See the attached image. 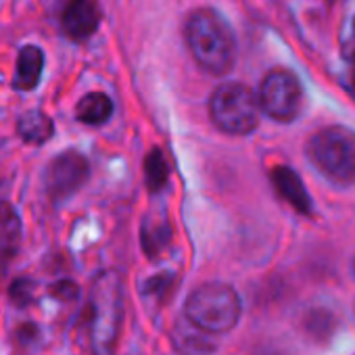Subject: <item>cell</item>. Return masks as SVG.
<instances>
[{"instance_id": "obj_1", "label": "cell", "mask_w": 355, "mask_h": 355, "mask_svg": "<svg viewBox=\"0 0 355 355\" xmlns=\"http://www.w3.org/2000/svg\"><path fill=\"white\" fill-rule=\"evenodd\" d=\"M187 42L197 63L209 73H228L236 59V42L228 24L211 9L195 11L187 21Z\"/></svg>"}, {"instance_id": "obj_2", "label": "cell", "mask_w": 355, "mask_h": 355, "mask_svg": "<svg viewBox=\"0 0 355 355\" xmlns=\"http://www.w3.org/2000/svg\"><path fill=\"white\" fill-rule=\"evenodd\" d=\"M243 303L239 293L224 282H207L191 293L184 315L209 334L232 330L241 320Z\"/></svg>"}, {"instance_id": "obj_3", "label": "cell", "mask_w": 355, "mask_h": 355, "mask_svg": "<svg viewBox=\"0 0 355 355\" xmlns=\"http://www.w3.org/2000/svg\"><path fill=\"white\" fill-rule=\"evenodd\" d=\"M88 311H90L88 318L90 343L94 355H113L115 340L121 326V315H123L121 282L115 276L105 274L94 282Z\"/></svg>"}, {"instance_id": "obj_4", "label": "cell", "mask_w": 355, "mask_h": 355, "mask_svg": "<svg viewBox=\"0 0 355 355\" xmlns=\"http://www.w3.org/2000/svg\"><path fill=\"white\" fill-rule=\"evenodd\" d=\"M309 159L332 182L349 184L355 180V134L343 125L315 132L307 144Z\"/></svg>"}, {"instance_id": "obj_5", "label": "cell", "mask_w": 355, "mask_h": 355, "mask_svg": "<svg viewBox=\"0 0 355 355\" xmlns=\"http://www.w3.org/2000/svg\"><path fill=\"white\" fill-rule=\"evenodd\" d=\"M259 98L243 84L220 86L209 101L214 123L228 134H249L259 123Z\"/></svg>"}, {"instance_id": "obj_6", "label": "cell", "mask_w": 355, "mask_h": 355, "mask_svg": "<svg viewBox=\"0 0 355 355\" xmlns=\"http://www.w3.org/2000/svg\"><path fill=\"white\" fill-rule=\"evenodd\" d=\"M259 107L276 121H291L303 107V88L286 69H274L266 76L259 90Z\"/></svg>"}, {"instance_id": "obj_7", "label": "cell", "mask_w": 355, "mask_h": 355, "mask_svg": "<svg viewBox=\"0 0 355 355\" xmlns=\"http://www.w3.org/2000/svg\"><path fill=\"white\" fill-rule=\"evenodd\" d=\"M86 180H88V161L84 155L76 150H65L59 157H55L44 175L46 193L57 203L78 193Z\"/></svg>"}, {"instance_id": "obj_8", "label": "cell", "mask_w": 355, "mask_h": 355, "mask_svg": "<svg viewBox=\"0 0 355 355\" xmlns=\"http://www.w3.org/2000/svg\"><path fill=\"white\" fill-rule=\"evenodd\" d=\"M63 30L73 40L90 38L101 24V9L94 0H69L63 11Z\"/></svg>"}, {"instance_id": "obj_9", "label": "cell", "mask_w": 355, "mask_h": 355, "mask_svg": "<svg viewBox=\"0 0 355 355\" xmlns=\"http://www.w3.org/2000/svg\"><path fill=\"white\" fill-rule=\"evenodd\" d=\"M169 338H171L178 355H211L218 349V345L209 336V332L195 326L189 318L175 320Z\"/></svg>"}, {"instance_id": "obj_10", "label": "cell", "mask_w": 355, "mask_h": 355, "mask_svg": "<svg viewBox=\"0 0 355 355\" xmlns=\"http://www.w3.org/2000/svg\"><path fill=\"white\" fill-rule=\"evenodd\" d=\"M272 184L276 193L299 214L309 216L311 214V197L307 195L301 178L291 167H274L272 169Z\"/></svg>"}, {"instance_id": "obj_11", "label": "cell", "mask_w": 355, "mask_h": 355, "mask_svg": "<svg viewBox=\"0 0 355 355\" xmlns=\"http://www.w3.org/2000/svg\"><path fill=\"white\" fill-rule=\"evenodd\" d=\"M44 55L38 46H24L17 57V69L13 78V86L17 90H34L42 78Z\"/></svg>"}, {"instance_id": "obj_12", "label": "cell", "mask_w": 355, "mask_h": 355, "mask_svg": "<svg viewBox=\"0 0 355 355\" xmlns=\"http://www.w3.org/2000/svg\"><path fill=\"white\" fill-rule=\"evenodd\" d=\"M140 243L150 259L161 257L171 245V226L165 218H146L140 230Z\"/></svg>"}, {"instance_id": "obj_13", "label": "cell", "mask_w": 355, "mask_h": 355, "mask_svg": "<svg viewBox=\"0 0 355 355\" xmlns=\"http://www.w3.org/2000/svg\"><path fill=\"white\" fill-rule=\"evenodd\" d=\"M53 119L42 111H28L17 119V132L26 142L42 144L53 136Z\"/></svg>"}, {"instance_id": "obj_14", "label": "cell", "mask_w": 355, "mask_h": 355, "mask_svg": "<svg viewBox=\"0 0 355 355\" xmlns=\"http://www.w3.org/2000/svg\"><path fill=\"white\" fill-rule=\"evenodd\" d=\"M111 113H113V103L103 92H90V94H86L78 103V109H76L78 119L84 121V123H90V125L105 123L111 117Z\"/></svg>"}, {"instance_id": "obj_15", "label": "cell", "mask_w": 355, "mask_h": 355, "mask_svg": "<svg viewBox=\"0 0 355 355\" xmlns=\"http://www.w3.org/2000/svg\"><path fill=\"white\" fill-rule=\"evenodd\" d=\"M144 178H146V187L153 193L161 191L167 184L169 167H167V161H165V157H163V153L159 148H153L146 155V161H144Z\"/></svg>"}, {"instance_id": "obj_16", "label": "cell", "mask_w": 355, "mask_h": 355, "mask_svg": "<svg viewBox=\"0 0 355 355\" xmlns=\"http://www.w3.org/2000/svg\"><path fill=\"white\" fill-rule=\"evenodd\" d=\"M19 241V220L15 216V211L0 203V251L5 255H9Z\"/></svg>"}, {"instance_id": "obj_17", "label": "cell", "mask_w": 355, "mask_h": 355, "mask_svg": "<svg viewBox=\"0 0 355 355\" xmlns=\"http://www.w3.org/2000/svg\"><path fill=\"white\" fill-rule=\"evenodd\" d=\"M171 282H173V276H169V274H163V276H155V278H150L146 284H144V297L146 299H153L155 303H165L167 301V297H171L169 293H171Z\"/></svg>"}, {"instance_id": "obj_18", "label": "cell", "mask_w": 355, "mask_h": 355, "mask_svg": "<svg viewBox=\"0 0 355 355\" xmlns=\"http://www.w3.org/2000/svg\"><path fill=\"white\" fill-rule=\"evenodd\" d=\"M34 291H36V282H32L28 278H19V280L13 282L9 293H11V299H13L15 305L26 307V305H30L34 301Z\"/></svg>"}, {"instance_id": "obj_19", "label": "cell", "mask_w": 355, "mask_h": 355, "mask_svg": "<svg viewBox=\"0 0 355 355\" xmlns=\"http://www.w3.org/2000/svg\"><path fill=\"white\" fill-rule=\"evenodd\" d=\"M51 293H53V297H57V299H61V301H73L76 297H78V286L73 284V282H69V280H63V282H57L53 288H51Z\"/></svg>"}, {"instance_id": "obj_20", "label": "cell", "mask_w": 355, "mask_h": 355, "mask_svg": "<svg viewBox=\"0 0 355 355\" xmlns=\"http://www.w3.org/2000/svg\"><path fill=\"white\" fill-rule=\"evenodd\" d=\"M349 84L355 90V57L351 59V69H349Z\"/></svg>"}]
</instances>
